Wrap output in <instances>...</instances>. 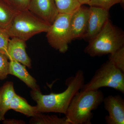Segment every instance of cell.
<instances>
[{"label": "cell", "mask_w": 124, "mask_h": 124, "mask_svg": "<svg viewBox=\"0 0 124 124\" xmlns=\"http://www.w3.org/2000/svg\"><path fill=\"white\" fill-rule=\"evenodd\" d=\"M10 39L6 30L0 28V53L5 55Z\"/></svg>", "instance_id": "22"}, {"label": "cell", "mask_w": 124, "mask_h": 124, "mask_svg": "<svg viewBox=\"0 0 124 124\" xmlns=\"http://www.w3.org/2000/svg\"><path fill=\"white\" fill-rule=\"evenodd\" d=\"M108 11L99 7L90 6L86 31L83 38L89 41L92 40L102 29L108 19Z\"/></svg>", "instance_id": "9"}, {"label": "cell", "mask_w": 124, "mask_h": 124, "mask_svg": "<svg viewBox=\"0 0 124 124\" xmlns=\"http://www.w3.org/2000/svg\"><path fill=\"white\" fill-rule=\"evenodd\" d=\"M16 94L13 82L8 81L0 88V121L5 120V115L10 110L11 100Z\"/></svg>", "instance_id": "13"}, {"label": "cell", "mask_w": 124, "mask_h": 124, "mask_svg": "<svg viewBox=\"0 0 124 124\" xmlns=\"http://www.w3.org/2000/svg\"><path fill=\"white\" fill-rule=\"evenodd\" d=\"M81 5H88L90 1V0H78Z\"/></svg>", "instance_id": "24"}, {"label": "cell", "mask_w": 124, "mask_h": 124, "mask_svg": "<svg viewBox=\"0 0 124 124\" xmlns=\"http://www.w3.org/2000/svg\"><path fill=\"white\" fill-rule=\"evenodd\" d=\"M59 13L71 15L81 5L78 0H54Z\"/></svg>", "instance_id": "16"}, {"label": "cell", "mask_w": 124, "mask_h": 124, "mask_svg": "<svg viewBox=\"0 0 124 124\" xmlns=\"http://www.w3.org/2000/svg\"><path fill=\"white\" fill-rule=\"evenodd\" d=\"M49 26L27 9L17 13L6 31L10 38L26 41L35 35L46 32Z\"/></svg>", "instance_id": "4"}, {"label": "cell", "mask_w": 124, "mask_h": 124, "mask_svg": "<svg viewBox=\"0 0 124 124\" xmlns=\"http://www.w3.org/2000/svg\"><path fill=\"white\" fill-rule=\"evenodd\" d=\"M9 40L5 55L10 61H17L31 68V60L26 51V41L13 37Z\"/></svg>", "instance_id": "10"}, {"label": "cell", "mask_w": 124, "mask_h": 124, "mask_svg": "<svg viewBox=\"0 0 124 124\" xmlns=\"http://www.w3.org/2000/svg\"><path fill=\"white\" fill-rule=\"evenodd\" d=\"M16 10L23 11L28 9L30 0H5Z\"/></svg>", "instance_id": "21"}, {"label": "cell", "mask_w": 124, "mask_h": 124, "mask_svg": "<svg viewBox=\"0 0 124 124\" xmlns=\"http://www.w3.org/2000/svg\"><path fill=\"white\" fill-rule=\"evenodd\" d=\"M10 109L23 113L28 117H35L40 114L36 107L29 105L26 99L17 94L11 100L10 106Z\"/></svg>", "instance_id": "14"}, {"label": "cell", "mask_w": 124, "mask_h": 124, "mask_svg": "<svg viewBox=\"0 0 124 124\" xmlns=\"http://www.w3.org/2000/svg\"><path fill=\"white\" fill-rule=\"evenodd\" d=\"M103 102L108 115L105 117L106 124H124V100L119 95H109Z\"/></svg>", "instance_id": "8"}, {"label": "cell", "mask_w": 124, "mask_h": 124, "mask_svg": "<svg viewBox=\"0 0 124 124\" xmlns=\"http://www.w3.org/2000/svg\"><path fill=\"white\" fill-rule=\"evenodd\" d=\"M8 60L6 55L0 53V80L5 79L9 75Z\"/></svg>", "instance_id": "20"}, {"label": "cell", "mask_w": 124, "mask_h": 124, "mask_svg": "<svg viewBox=\"0 0 124 124\" xmlns=\"http://www.w3.org/2000/svg\"><path fill=\"white\" fill-rule=\"evenodd\" d=\"M4 124H23L24 122L22 121L17 120H4Z\"/></svg>", "instance_id": "23"}, {"label": "cell", "mask_w": 124, "mask_h": 124, "mask_svg": "<svg viewBox=\"0 0 124 124\" xmlns=\"http://www.w3.org/2000/svg\"><path fill=\"white\" fill-rule=\"evenodd\" d=\"M30 124H69L66 117L60 118L55 115H46L40 113L32 117Z\"/></svg>", "instance_id": "17"}, {"label": "cell", "mask_w": 124, "mask_h": 124, "mask_svg": "<svg viewBox=\"0 0 124 124\" xmlns=\"http://www.w3.org/2000/svg\"><path fill=\"white\" fill-rule=\"evenodd\" d=\"M102 87L112 88L124 93V72L108 60L96 70L89 82L80 90H97Z\"/></svg>", "instance_id": "5"}, {"label": "cell", "mask_w": 124, "mask_h": 124, "mask_svg": "<svg viewBox=\"0 0 124 124\" xmlns=\"http://www.w3.org/2000/svg\"><path fill=\"white\" fill-rule=\"evenodd\" d=\"M124 0H90V6L102 8L109 11L112 7L116 4L124 3Z\"/></svg>", "instance_id": "19"}, {"label": "cell", "mask_w": 124, "mask_h": 124, "mask_svg": "<svg viewBox=\"0 0 124 124\" xmlns=\"http://www.w3.org/2000/svg\"><path fill=\"white\" fill-rule=\"evenodd\" d=\"M84 74L79 70L75 75L67 79V89L62 93H51L47 95L42 94L40 89L32 90L31 96L37 103L36 106L39 113L55 112L65 115L72 98L85 84Z\"/></svg>", "instance_id": "1"}, {"label": "cell", "mask_w": 124, "mask_h": 124, "mask_svg": "<svg viewBox=\"0 0 124 124\" xmlns=\"http://www.w3.org/2000/svg\"><path fill=\"white\" fill-rule=\"evenodd\" d=\"M18 12L5 0H0V28L7 30Z\"/></svg>", "instance_id": "15"}, {"label": "cell", "mask_w": 124, "mask_h": 124, "mask_svg": "<svg viewBox=\"0 0 124 124\" xmlns=\"http://www.w3.org/2000/svg\"><path fill=\"white\" fill-rule=\"evenodd\" d=\"M108 60L124 72V46L109 54Z\"/></svg>", "instance_id": "18"}, {"label": "cell", "mask_w": 124, "mask_h": 124, "mask_svg": "<svg viewBox=\"0 0 124 124\" xmlns=\"http://www.w3.org/2000/svg\"><path fill=\"white\" fill-rule=\"evenodd\" d=\"M71 15L59 13L46 31V37L50 45L62 53L68 50L71 38L70 20Z\"/></svg>", "instance_id": "6"}, {"label": "cell", "mask_w": 124, "mask_h": 124, "mask_svg": "<svg viewBox=\"0 0 124 124\" xmlns=\"http://www.w3.org/2000/svg\"><path fill=\"white\" fill-rule=\"evenodd\" d=\"M124 36L109 19L100 31L89 41L84 52L91 57L110 54L124 46Z\"/></svg>", "instance_id": "3"}, {"label": "cell", "mask_w": 124, "mask_h": 124, "mask_svg": "<svg viewBox=\"0 0 124 124\" xmlns=\"http://www.w3.org/2000/svg\"><path fill=\"white\" fill-rule=\"evenodd\" d=\"M28 10L49 26L59 14L54 0H30Z\"/></svg>", "instance_id": "7"}, {"label": "cell", "mask_w": 124, "mask_h": 124, "mask_svg": "<svg viewBox=\"0 0 124 124\" xmlns=\"http://www.w3.org/2000/svg\"><path fill=\"white\" fill-rule=\"evenodd\" d=\"M9 75L15 76L24 82L32 90L39 89L37 81L29 74L26 66L17 61L9 62Z\"/></svg>", "instance_id": "12"}, {"label": "cell", "mask_w": 124, "mask_h": 124, "mask_svg": "<svg viewBox=\"0 0 124 124\" xmlns=\"http://www.w3.org/2000/svg\"><path fill=\"white\" fill-rule=\"evenodd\" d=\"M89 8L82 7L71 15L70 27L72 40L83 38L86 31Z\"/></svg>", "instance_id": "11"}, {"label": "cell", "mask_w": 124, "mask_h": 124, "mask_svg": "<svg viewBox=\"0 0 124 124\" xmlns=\"http://www.w3.org/2000/svg\"><path fill=\"white\" fill-rule=\"evenodd\" d=\"M103 93L99 89L80 90L74 95L67 109L65 117L69 124H91L92 111L103 102Z\"/></svg>", "instance_id": "2"}]
</instances>
